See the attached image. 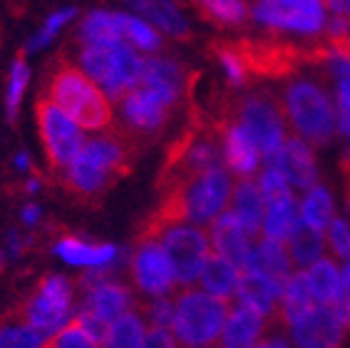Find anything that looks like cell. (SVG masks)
<instances>
[{"label":"cell","mask_w":350,"mask_h":348,"mask_svg":"<svg viewBox=\"0 0 350 348\" xmlns=\"http://www.w3.org/2000/svg\"><path fill=\"white\" fill-rule=\"evenodd\" d=\"M139 152L142 149H137L117 129H107V134L85 142L70 169L57 182L75 204L94 209L117 182L132 172Z\"/></svg>","instance_id":"obj_1"},{"label":"cell","mask_w":350,"mask_h":348,"mask_svg":"<svg viewBox=\"0 0 350 348\" xmlns=\"http://www.w3.org/2000/svg\"><path fill=\"white\" fill-rule=\"evenodd\" d=\"M40 95H45L68 120L82 129L105 132L115 117L105 92L75 62H70L65 50L55 55L45 67Z\"/></svg>","instance_id":"obj_2"},{"label":"cell","mask_w":350,"mask_h":348,"mask_svg":"<svg viewBox=\"0 0 350 348\" xmlns=\"http://www.w3.org/2000/svg\"><path fill=\"white\" fill-rule=\"evenodd\" d=\"M77 65L90 80H94L112 100H120L139 82L142 62L132 47L124 42H97L77 47Z\"/></svg>","instance_id":"obj_3"},{"label":"cell","mask_w":350,"mask_h":348,"mask_svg":"<svg viewBox=\"0 0 350 348\" xmlns=\"http://www.w3.org/2000/svg\"><path fill=\"white\" fill-rule=\"evenodd\" d=\"M283 112L304 140L316 147H325L336 132V117L328 97L318 85L308 80H293L283 92Z\"/></svg>","instance_id":"obj_4"},{"label":"cell","mask_w":350,"mask_h":348,"mask_svg":"<svg viewBox=\"0 0 350 348\" xmlns=\"http://www.w3.org/2000/svg\"><path fill=\"white\" fill-rule=\"evenodd\" d=\"M226 306L229 303L219 301L214 296L194 291V288H184L174 301V328L176 338L187 343L189 348H202L221 338V331L226 326Z\"/></svg>","instance_id":"obj_5"},{"label":"cell","mask_w":350,"mask_h":348,"mask_svg":"<svg viewBox=\"0 0 350 348\" xmlns=\"http://www.w3.org/2000/svg\"><path fill=\"white\" fill-rule=\"evenodd\" d=\"M234 125L249 134L254 145L263 149V154L276 152L286 142V112L283 100L271 90H256L251 95H236L234 102Z\"/></svg>","instance_id":"obj_6"},{"label":"cell","mask_w":350,"mask_h":348,"mask_svg":"<svg viewBox=\"0 0 350 348\" xmlns=\"http://www.w3.org/2000/svg\"><path fill=\"white\" fill-rule=\"evenodd\" d=\"M122 127L117 132L127 137L137 149H147L152 142L169 127L174 105L162 100L159 95L149 92L144 87L135 85L127 95H122L120 100Z\"/></svg>","instance_id":"obj_7"},{"label":"cell","mask_w":350,"mask_h":348,"mask_svg":"<svg viewBox=\"0 0 350 348\" xmlns=\"http://www.w3.org/2000/svg\"><path fill=\"white\" fill-rule=\"evenodd\" d=\"M35 120L40 132L42 149H45L47 164L53 169L55 179H60L68 172L75 157L85 147V137L72 120H68L45 95H38L35 100Z\"/></svg>","instance_id":"obj_8"},{"label":"cell","mask_w":350,"mask_h":348,"mask_svg":"<svg viewBox=\"0 0 350 348\" xmlns=\"http://www.w3.org/2000/svg\"><path fill=\"white\" fill-rule=\"evenodd\" d=\"M75 286L57 274H47L38 282V288L27 296L21 306L15 308L13 316L23 326L38 328L42 334H53L68 319L72 308Z\"/></svg>","instance_id":"obj_9"},{"label":"cell","mask_w":350,"mask_h":348,"mask_svg":"<svg viewBox=\"0 0 350 348\" xmlns=\"http://www.w3.org/2000/svg\"><path fill=\"white\" fill-rule=\"evenodd\" d=\"M251 18L263 27L271 30H293V33L313 35L318 33L325 23V5L323 3H256L251 5Z\"/></svg>","instance_id":"obj_10"},{"label":"cell","mask_w":350,"mask_h":348,"mask_svg":"<svg viewBox=\"0 0 350 348\" xmlns=\"http://www.w3.org/2000/svg\"><path fill=\"white\" fill-rule=\"evenodd\" d=\"M164 251H167L174 276L182 284H191L196 276H202V269L209 259V241L202 229L176 227L164 236Z\"/></svg>","instance_id":"obj_11"},{"label":"cell","mask_w":350,"mask_h":348,"mask_svg":"<svg viewBox=\"0 0 350 348\" xmlns=\"http://www.w3.org/2000/svg\"><path fill=\"white\" fill-rule=\"evenodd\" d=\"M194 75L196 73L187 70V65H182V62L167 60V58H149L142 62V75L137 85L176 105L184 95H189Z\"/></svg>","instance_id":"obj_12"},{"label":"cell","mask_w":350,"mask_h":348,"mask_svg":"<svg viewBox=\"0 0 350 348\" xmlns=\"http://www.w3.org/2000/svg\"><path fill=\"white\" fill-rule=\"evenodd\" d=\"M263 162H266V169L281 172L286 182H291L296 189L316 187V160H313V152H310L308 145L298 137L286 140L276 152L263 154Z\"/></svg>","instance_id":"obj_13"},{"label":"cell","mask_w":350,"mask_h":348,"mask_svg":"<svg viewBox=\"0 0 350 348\" xmlns=\"http://www.w3.org/2000/svg\"><path fill=\"white\" fill-rule=\"evenodd\" d=\"M132 279L139 291L152 296L169 294L174 288V269L159 244H139L132 259Z\"/></svg>","instance_id":"obj_14"},{"label":"cell","mask_w":350,"mask_h":348,"mask_svg":"<svg viewBox=\"0 0 350 348\" xmlns=\"http://www.w3.org/2000/svg\"><path fill=\"white\" fill-rule=\"evenodd\" d=\"M345 328L330 314V308L316 306L306 319L293 326L298 348H340Z\"/></svg>","instance_id":"obj_15"},{"label":"cell","mask_w":350,"mask_h":348,"mask_svg":"<svg viewBox=\"0 0 350 348\" xmlns=\"http://www.w3.org/2000/svg\"><path fill=\"white\" fill-rule=\"evenodd\" d=\"M251 236L241 229V224L234 219L231 214H221L219 219L211 224V244H214V254L224 256L231 266L236 269H249L251 254L254 249L249 244Z\"/></svg>","instance_id":"obj_16"},{"label":"cell","mask_w":350,"mask_h":348,"mask_svg":"<svg viewBox=\"0 0 350 348\" xmlns=\"http://www.w3.org/2000/svg\"><path fill=\"white\" fill-rule=\"evenodd\" d=\"M236 296H239V301L243 306L258 311L263 319L281 323L276 311V299L281 296V288L271 282L263 271H241L239 286H236Z\"/></svg>","instance_id":"obj_17"},{"label":"cell","mask_w":350,"mask_h":348,"mask_svg":"<svg viewBox=\"0 0 350 348\" xmlns=\"http://www.w3.org/2000/svg\"><path fill=\"white\" fill-rule=\"evenodd\" d=\"M263 321L266 319L258 311L239 303L226 319V326H224L221 338H219V348H256L258 336L263 331Z\"/></svg>","instance_id":"obj_18"},{"label":"cell","mask_w":350,"mask_h":348,"mask_svg":"<svg viewBox=\"0 0 350 348\" xmlns=\"http://www.w3.org/2000/svg\"><path fill=\"white\" fill-rule=\"evenodd\" d=\"M55 251L60 254L62 261H68L72 266H88V269H102L109 266L117 256V249L112 244H88L77 236L62 234L55 241Z\"/></svg>","instance_id":"obj_19"},{"label":"cell","mask_w":350,"mask_h":348,"mask_svg":"<svg viewBox=\"0 0 350 348\" xmlns=\"http://www.w3.org/2000/svg\"><path fill=\"white\" fill-rule=\"evenodd\" d=\"M85 308H90L92 314H97L105 323L115 326L122 316L129 314L132 306V294L127 286H122L117 282H105L97 288H92L88 294V301L82 303Z\"/></svg>","instance_id":"obj_20"},{"label":"cell","mask_w":350,"mask_h":348,"mask_svg":"<svg viewBox=\"0 0 350 348\" xmlns=\"http://www.w3.org/2000/svg\"><path fill=\"white\" fill-rule=\"evenodd\" d=\"M224 160L231 172L249 179L258 167V147L239 125L224 127Z\"/></svg>","instance_id":"obj_21"},{"label":"cell","mask_w":350,"mask_h":348,"mask_svg":"<svg viewBox=\"0 0 350 348\" xmlns=\"http://www.w3.org/2000/svg\"><path fill=\"white\" fill-rule=\"evenodd\" d=\"M129 15L112 13V10H94L80 25L77 42L97 45V42H122L127 38Z\"/></svg>","instance_id":"obj_22"},{"label":"cell","mask_w":350,"mask_h":348,"mask_svg":"<svg viewBox=\"0 0 350 348\" xmlns=\"http://www.w3.org/2000/svg\"><path fill=\"white\" fill-rule=\"evenodd\" d=\"M231 216L249 236H256L263 221V197L261 189L249 179H241L231 192Z\"/></svg>","instance_id":"obj_23"},{"label":"cell","mask_w":350,"mask_h":348,"mask_svg":"<svg viewBox=\"0 0 350 348\" xmlns=\"http://www.w3.org/2000/svg\"><path fill=\"white\" fill-rule=\"evenodd\" d=\"M281 308H278V319L281 323H288V326H296L301 319L316 308V299L310 294L308 279H306V271H298V274H291L288 284L283 286L281 291Z\"/></svg>","instance_id":"obj_24"},{"label":"cell","mask_w":350,"mask_h":348,"mask_svg":"<svg viewBox=\"0 0 350 348\" xmlns=\"http://www.w3.org/2000/svg\"><path fill=\"white\" fill-rule=\"evenodd\" d=\"M239 269L231 266L229 261L219 254H211L206 259L202 269V286L206 288V294L219 299V301L229 303L236 294V286H239Z\"/></svg>","instance_id":"obj_25"},{"label":"cell","mask_w":350,"mask_h":348,"mask_svg":"<svg viewBox=\"0 0 350 348\" xmlns=\"http://www.w3.org/2000/svg\"><path fill=\"white\" fill-rule=\"evenodd\" d=\"M246 271H263L283 291V286L291 279V259L281 244L263 239L256 251L251 254V264Z\"/></svg>","instance_id":"obj_26"},{"label":"cell","mask_w":350,"mask_h":348,"mask_svg":"<svg viewBox=\"0 0 350 348\" xmlns=\"http://www.w3.org/2000/svg\"><path fill=\"white\" fill-rule=\"evenodd\" d=\"M301 219H298V209L293 197L281 201H273L269 204L266 214H263V232H266V239L283 244V241H291L293 232L298 229Z\"/></svg>","instance_id":"obj_27"},{"label":"cell","mask_w":350,"mask_h":348,"mask_svg":"<svg viewBox=\"0 0 350 348\" xmlns=\"http://www.w3.org/2000/svg\"><path fill=\"white\" fill-rule=\"evenodd\" d=\"M194 10L204 23H209L214 27H243L251 15V8L246 3H234V0L196 3Z\"/></svg>","instance_id":"obj_28"},{"label":"cell","mask_w":350,"mask_h":348,"mask_svg":"<svg viewBox=\"0 0 350 348\" xmlns=\"http://www.w3.org/2000/svg\"><path fill=\"white\" fill-rule=\"evenodd\" d=\"M132 8H137V13H142L157 27L167 30L176 40H191V30L174 5H169V3H135Z\"/></svg>","instance_id":"obj_29"},{"label":"cell","mask_w":350,"mask_h":348,"mask_svg":"<svg viewBox=\"0 0 350 348\" xmlns=\"http://www.w3.org/2000/svg\"><path fill=\"white\" fill-rule=\"evenodd\" d=\"M206 53L224 67V73H226V77H229L234 90L236 87H246L251 82V75H249V70L243 67V60H241V55H239V50H236L234 40L209 42V50H206Z\"/></svg>","instance_id":"obj_30"},{"label":"cell","mask_w":350,"mask_h":348,"mask_svg":"<svg viewBox=\"0 0 350 348\" xmlns=\"http://www.w3.org/2000/svg\"><path fill=\"white\" fill-rule=\"evenodd\" d=\"M301 214H304L306 227L323 234V229L330 227V216H333V199H330V192L321 184L310 189L304 199V207H301Z\"/></svg>","instance_id":"obj_31"},{"label":"cell","mask_w":350,"mask_h":348,"mask_svg":"<svg viewBox=\"0 0 350 348\" xmlns=\"http://www.w3.org/2000/svg\"><path fill=\"white\" fill-rule=\"evenodd\" d=\"M306 279H308L310 294H313V299H316V301L330 303L333 299H336L340 276H338L336 264H333L330 259H318L316 264L306 271Z\"/></svg>","instance_id":"obj_32"},{"label":"cell","mask_w":350,"mask_h":348,"mask_svg":"<svg viewBox=\"0 0 350 348\" xmlns=\"http://www.w3.org/2000/svg\"><path fill=\"white\" fill-rule=\"evenodd\" d=\"M321 251H323V234L308 229L306 224H298V229L291 236V259L298 266H313Z\"/></svg>","instance_id":"obj_33"},{"label":"cell","mask_w":350,"mask_h":348,"mask_svg":"<svg viewBox=\"0 0 350 348\" xmlns=\"http://www.w3.org/2000/svg\"><path fill=\"white\" fill-rule=\"evenodd\" d=\"M144 336H147L144 321L137 314H127L112 326V334H109V341L105 343V348H142Z\"/></svg>","instance_id":"obj_34"},{"label":"cell","mask_w":350,"mask_h":348,"mask_svg":"<svg viewBox=\"0 0 350 348\" xmlns=\"http://www.w3.org/2000/svg\"><path fill=\"white\" fill-rule=\"evenodd\" d=\"M47 334L38 328L23 326V323H8L0 326V348H42Z\"/></svg>","instance_id":"obj_35"},{"label":"cell","mask_w":350,"mask_h":348,"mask_svg":"<svg viewBox=\"0 0 350 348\" xmlns=\"http://www.w3.org/2000/svg\"><path fill=\"white\" fill-rule=\"evenodd\" d=\"M27 77H30V70H27L23 55H18L13 65V73H10V87H8V100H5L8 120L10 122H15V117H18L23 92H25V87H27Z\"/></svg>","instance_id":"obj_36"},{"label":"cell","mask_w":350,"mask_h":348,"mask_svg":"<svg viewBox=\"0 0 350 348\" xmlns=\"http://www.w3.org/2000/svg\"><path fill=\"white\" fill-rule=\"evenodd\" d=\"M42 348H97V346H94L92 338L72 321V323H68V326H62L53 338H47Z\"/></svg>","instance_id":"obj_37"},{"label":"cell","mask_w":350,"mask_h":348,"mask_svg":"<svg viewBox=\"0 0 350 348\" xmlns=\"http://www.w3.org/2000/svg\"><path fill=\"white\" fill-rule=\"evenodd\" d=\"M75 15H77V10H75V8H65V10H57V13H53L50 18H47L45 27H42V33L35 35L33 40H30L27 50H30V53H35V50H42V47H45L47 42H50L55 35H57V30H60V27L65 25L68 21H72Z\"/></svg>","instance_id":"obj_38"},{"label":"cell","mask_w":350,"mask_h":348,"mask_svg":"<svg viewBox=\"0 0 350 348\" xmlns=\"http://www.w3.org/2000/svg\"><path fill=\"white\" fill-rule=\"evenodd\" d=\"M330 303H333V306H330V314L336 316L338 323L343 328H350V264L343 269L340 282H338L336 299Z\"/></svg>","instance_id":"obj_39"},{"label":"cell","mask_w":350,"mask_h":348,"mask_svg":"<svg viewBox=\"0 0 350 348\" xmlns=\"http://www.w3.org/2000/svg\"><path fill=\"white\" fill-rule=\"evenodd\" d=\"M258 189H261L263 201H269V204L288 199L291 197V187H288V182H286V177H283L281 172H273V169H266V172L261 174Z\"/></svg>","instance_id":"obj_40"},{"label":"cell","mask_w":350,"mask_h":348,"mask_svg":"<svg viewBox=\"0 0 350 348\" xmlns=\"http://www.w3.org/2000/svg\"><path fill=\"white\" fill-rule=\"evenodd\" d=\"M127 40H132L142 50H149V53L162 47V38L157 35L154 27H149L144 21H137L132 15H129V23H127Z\"/></svg>","instance_id":"obj_41"},{"label":"cell","mask_w":350,"mask_h":348,"mask_svg":"<svg viewBox=\"0 0 350 348\" xmlns=\"http://www.w3.org/2000/svg\"><path fill=\"white\" fill-rule=\"evenodd\" d=\"M321 70H325L333 80H338V97H343L350 105V60H345L340 55H333L325 65H321Z\"/></svg>","instance_id":"obj_42"},{"label":"cell","mask_w":350,"mask_h":348,"mask_svg":"<svg viewBox=\"0 0 350 348\" xmlns=\"http://www.w3.org/2000/svg\"><path fill=\"white\" fill-rule=\"evenodd\" d=\"M328 241L330 249L336 251L340 259H345L350 264V227L343 219H333L328 227Z\"/></svg>","instance_id":"obj_43"},{"label":"cell","mask_w":350,"mask_h":348,"mask_svg":"<svg viewBox=\"0 0 350 348\" xmlns=\"http://www.w3.org/2000/svg\"><path fill=\"white\" fill-rule=\"evenodd\" d=\"M144 311H147L152 326L167 331V326H172V319H174V301H169V299H157L154 303L144 306Z\"/></svg>","instance_id":"obj_44"},{"label":"cell","mask_w":350,"mask_h":348,"mask_svg":"<svg viewBox=\"0 0 350 348\" xmlns=\"http://www.w3.org/2000/svg\"><path fill=\"white\" fill-rule=\"evenodd\" d=\"M142 348H176V341L172 338L169 331H164V328H152V331L144 336V346Z\"/></svg>","instance_id":"obj_45"},{"label":"cell","mask_w":350,"mask_h":348,"mask_svg":"<svg viewBox=\"0 0 350 348\" xmlns=\"http://www.w3.org/2000/svg\"><path fill=\"white\" fill-rule=\"evenodd\" d=\"M336 112H338V132L343 137H350V105L343 97H336Z\"/></svg>","instance_id":"obj_46"},{"label":"cell","mask_w":350,"mask_h":348,"mask_svg":"<svg viewBox=\"0 0 350 348\" xmlns=\"http://www.w3.org/2000/svg\"><path fill=\"white\" fill-rule=\"evenodd\" d=\"M330 47H333V53L350 60V38H343V40H330Z\"/></svg>","instance_id":"obj_47"},{"label":"cell","mask_w":350,"mask_h":348,"mask_svg":"<svg viewBox=\"0 0 350 348\" xmlns=\"http://www.w3.org/2000/svg\"><path fill=\"white\" fill-rule=\"evenodd\" d=\"M256 348H291V346L283 341L281 336H269V338H263L261 343H256Z\"/></svg>","instance_id":"obj_48"},{"label":"cell","mask_w":350,"mask_h":348,"mask_svg":"<svg viewBox=\"0 0 350 348\" xmlns=\"http://www.w3.org/2000/svg\"><path fill=\"white\" fill-rule=\"evenodd\" d=\"M38 214H40V212H38V207H25V209H23V221H25V224H35Z\"/></svg>","instance_id":"obj_49"},{"label":"cell","mask_w":350,"mask_h":348,"mask_svg":"<svg viewBox=\"0 0 350 348\" xmlns=\"http://www.w3.org/2000/svg\"><path fill=\"white\" fill-rule=\"evenodd\" d=\"M15 167H18V169H27V167H30V160H27V154H25V152L15 157Z\"/></svg>","instance_id":"obj_50"},{"label":"cell","mask_w":350,"mask_h":348,"mask_svg":"<svg viewBox=\"0 0 350 348\" xmlns=\"http://www.w3.org/2000/svg\"><path fill=\"white\" fill-rule=\"evenodd\" d=\"M345 204H348V214H350V187L345 189Z\"/></svg>","instance_id":"obj_51"},{"label":"cell","mask_w":350,"mask_h":348,"mask_svg":"<svg viewBox=\"0 0 350 348\" xmlns=\"http://www.w3.org/2000/svg\"><path fill=\"white\" fill-rule=\"evenodd\" d=\"M0 271H3V254H0Z\"/></svg>","instance_id":"obj_52"},{"label":"cell","mask_w":350,"mask_h":348,"mask_svg":"<svg viewBox=\"0 0 350 348\" xmlns=\"http://www.w3.org/2000/svg\"><path fill=\"white\" fill-rule=\"evenodd\" d=\"M202 348H209V346H202Z\"/></svg>","instance_id":"obj_53"}]
</instances>
